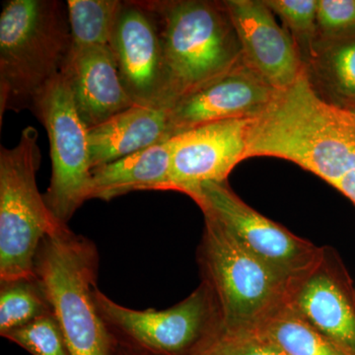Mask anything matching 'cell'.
I'll use <instances>...</instances> for the list:
<instances>
[{
	"instance_id": "obj_1",
	"label": "cell",
	"mask_w": 355,
	"mask_h": 355,
	"mask_svg": "<svg viewBox=\"0 0 355 355\" xmlns=\"http://www.w3.org/2000/svg\"><path fill=\"white\" fill-rule=\"evenodd\" d=\"M284 159L321 178L355 205V116L324 102L304 72L250 125L245 160Z\"/></svg>"
},
{
	"instance_id": "obj_2",
	"label": "cell",
	"mask_w": 355,
	"mask_h": 355,
	"mask_svg": "<svg viewBox=\"0 0 355 355\" xmlns=\"http://www.w3.org/2000/svg\"><path fill=\"white\" fill-rule=\"evenodd\" d=\"M156 16L165 67V108L241 64V46L223 1L142 0Z\"/></svg>"
},
{
	"instance_id": "obj_3",
	"label": "cell",
	"mask_w": 355,
	"mask_h": 355,
	"mask_svg": "<svg viewBox=\"0 0 355 355\" xmlns=\"http://www.w3.org/2000/svg\"><path fill=\"white\" fill-rule=\"evenodd\" d=\"M71 49L62 0H9L0 15V121L7 111L32 112L62 73Z\"/></svg>"
},
{
	"instance_id": "obj_4",
	"label": "cell",
	"mask_w": 355,
	"mask_h": 355,
	"mask_svg": "<svg viewBox=\"0 0 355 355\" xmlns=\"http://www.w3.org/2000/svg\"><path fill=\"white\" fill-rule=\"evenodd\" d=\"M35 277L50 301L71 355H116V345L96 307L99 252L94 243L60 226L41 242Z\"/></svg>"
},
{
	"instance_id": "obj_5",
	"label": "cell",
	"mask_w": 355,
	"mask_h": 355,
	"mask_svg": "<svg viewBox=\"0 0 355 355\" xmlns=\"http://www.w3.org/2000/svg\"><path fill=\"white\" fill-rule=\"evenodd\" d=\"M203 216L198 263L218 301L224 335L254 334L287 305L291 282L250 253L216 218Z\"/></svg>"
},
{
	"instance_id": "obj_6",
	"label": "cell",
	"mask_w": 355,
	"mask_h": 355,
	"mask_svg": "<svg viewBox=\"0 0 355 355\" xmlns=\"http://www.w3.org/2000/svg\"><path fill=\"white\" fill-rule=\"evenodd\" d=\"M96 307L116 345L146 355H200L225 334L214 291L200 282L188 297L165 310H135L98 286Z\"/></svg>"
},
{
	"instance_id": "obj_7",
	"label": "cell",
	"mask_w": 355,
	"mask_h": 355,
	"mask_svg": "<svg viewBox=\"0 0 355 355\" xmlns=\"http://www.w3.org/2000/svg\"><path fill=\"white\" fill-rule=\"evenodd\" d=\"M39 132L25 128L13 148H0V282L34 275L41 242L60 223L37 184L42 161Z\"/></svg>"
},
{
	"instance_id": "obj_8",
	"label": "cell",
	"mask_w": 355,
	"mask_h": 355,
	"mask_svg": "<svg viewBox=\"0 0 355 355\" xmlns=\"http://www.w3.org/2000/svg\"><path fill=\"white\" fill-rule=\"evenodd\" d=\"M32 113L46 128L50 141L51 176L44 202L53 216L67 225L90 198L92 167L88 128L79 118L62 73L44 89Z\"/></svg>"
},
{
	"instance_id": "obj_9",
	"label": "cell",
	"mask_w": 355,
	"mask_h": 355,
	"mask_svg": "<svg viewBox=\"0 0 355 355\" xmlns=\"http://www.w3.org/2000/svg\"><path fill=\"white\" fill-rule=\"evenodd\" d=\"M191 198L203 214L216 218L250 253L291 282L309 272L323 253V247L298 237L249 207L227 181L203 184Z\"/></svg>"
},
{
	"instance_id": "obj_10",
	"label": "cell",
	"mask_w": 355,
	"mask_h": 355,
	"mask_svg": "<svg viewBox=\"0 0 355 355\" xmlns=\"http://www.w3.org/2000/svg\"><path fill=\"white\" fill-rule=\"evenodd\" d=\"M287 305L347 355H355V292L338 253L323 247L315 266L289 284Z\"/></svg>"
},
{
	"instance_id": "obj_11",
	"label": "cell",
	"mask_w": 355,
	"mask_h": 355,
	"mask_svg": "<svg viewBox=\"0 0 355 355\" xmlns=\"http://www.w3.org/2000/svg\"><path fill=\"white\" fill-rule=\"evenodd\" d=\"M109 46L121 83L133 103L165 108L160 29L156 16L141 1H123Z\"/></svg>"
},
{
	"instance_id": "obj_12",
	"label": "cell",
	"mask_w": 355,
	"mask_h": 355,
	"mask_svg": "<svg viewBox=\"0 0 355 355\" xmlns=\"http://www.w3.org/2000/svg\"><path fill=\"white\" fill-rule=\"evenodd\" d=\"M254 119L205 123L173 137L170 191L191 198L202 184L227 181L245 160L248 130Z\"/></svg>"
},
{
	"instance_id": "obj_13",
	"label": "cell",
	"mask_w": 355,
	"mask_h": 355,
	"mask_svg": "<svg viewBox=\"0 0 355 355\" xmlns=\"http://www.w3.org/2000/svg\"><path fill=\"white\" fill-rule=\"evenodd\" d=\"M241 46L242 64L275 90H284L304 72L297 46L279 25L265 0H224Z\"/></svg>"
},
{
	"instance_id": "obj_14",
	"label": "cell",
	"mask_w": 355,
	"mask_h": 355,
	"mask_svg": "<svg viewBox=\"0 0 355 355\" xmlns=\"http://www.w3.org/2000/svg\"><path fill=\"white\" fill-rule=\"evenodd\" d=\"M275 93L277 90L241 62L170 110L171 137L214 121L257 118Z\"/></svg>"
},
{
	"instance_id": "obj_15",
	"label": "cell",
	"mask_w": 355,
	"mask_h": 355,
	"mask_svg": "<svg viewBox=\"0 0 355 355\" xmlns=\"http://www.w3.org/2000/svg\"><path fill=\"white\" fill-rule=\"evenodd\" d=\"M62 76L87 128L101 125L135 105L121 83L110 46L70 49Z\"/></svg>"
},
{
	"instance_id": "obj_16",
	"label": "cell",
	"mask_w": 355,
	"mask_h": 355,
	"mask_svg": "<svg viewBox=\"0 0 355 355\" xmlns=\"http://www.w3.org/2000/svg\"><path fill=\"white\" fill-rule=\"evenodd\" d=\"M170 139L169 109L135 105L88 128L91 167L109 164Z\"/></svg>"
},
{
	"instance_id": "obj_17",
	"label": "cell",
	"mask_w": 355,
	"mask_h": 355,
	"mask_svg": "<svg viewBox=\"0 0 355 355\" xmlns=\"http://www.w3.org/2000/svg\"><path fill=\"white\" fill-rule=\"evenodd\" d=\"M174 141L165 140L92 170L91 198L109 200L135 191H170Z\"/></svg>"
},
{
	"instance_id": "obj_18",
	"label": "cell",
	"mask_w": 355,
	"mask_h": 355,
	"mask_svg": "<svg viewBox=\"0 0 355 355\" xmlns=\"http://www.w3.org/2000/svg\"><path fill=\"white\" fill-rule=\"evenodd\" d=\"M305 74L322 100L354 113L355 32L317 41Z\"/></svg>"
},
{
	"instance_id": "obj_19",
	"label": "cell",
	"mask_w": 355,
	"mask_h": 355,
	"mask_svg": "<svg viewBox=\"0 0 355 355\" xmlns=\"http://www.w3.org/2000/svg\"><path fill=\"white\" fill-rule=\"evenodd\" d=\"M254 334L286 355H347L288 305Z\"/></svg>"
},
{
	"instance_id": "obj_20",
	"label": "cell",
	"mask_w": 355,
	"mask_h": 355,
	"mask_svg": "<svg viewBox=\"0 0 355 355\" xmlns=\"http://www.w3.org/2000/svg\"><path fill=\"white\" fill-rule=\"evenodd\" d=\"M71 49L109 46L123 6L120 0H67Z\"/></svg>"
},
{
	"instance_id": "obj_21",
	"label": "cell",
	"mask_w": 355,
	"mask_h": 355,
	"mask_svg": "<svg viewBox=\"0 0 355 355\" xmlns=\"http://www.w3.org/2000/svg\"><path fill=\"white\" fill-rule=\"evenodd\" d=\"M51 313L50 301L35 275L0 282V336Z\"/></svg>"
},
{
	"instance_id": "obj_22",
	"label": "cell",
	"mask_w": 355,
	"mask_h": 355,
	"mask_svg": "<svg viewBox=\"0 0 355 355\" xmlns=\"http://www.w3.org/2000/svg\"><path fill=\"white\" fill-rule=\"evenodd\" d=\"M265 3L284 22L305 67L317 41L318 0H265Z\"/></svg>"
},
{
	"instance_id": "obj_23",
	"label": "cell",
	"mask_w": 355,
	"mask_h": 355,
	"mask_svg": "<svg viewBox=\"0 0 355 355\" xmlns=\"http://www.w3.org/2000/svg\"><path fill=\"white\" fill-rule=\"evenodd\" d=\"M2 338L16 343L32 355H71L64 331L53 313L14 329Z\"/></svg>"
},
{
	"instance_id": "obj_24",
	"label": "cell",
	"mask_w": 355,
	"mask_h": 355,
	"mask_svg": "<svg viewBox=\"0 0 355 355\" xmlns=\"http://www.w3.org/2000/svg\"><path fill=\"white\" fill-rule=\"evenodd\" d=\"M354 32L355 0H318L317 41Z\"/></svg>"
},
{
	"instance_id": "obj_25",
	"label": "cell",
	"mask_w": 355,
	"mask_h": 355,
	"mask_svg": "<svg viewBox=\"0 0 355 355\" xmlns=\"http://www.w3.org/2000/svg\"><path fill=\"white\" fill-rule=\"evenodd\" d=\"M200 355H286L256 334L223 335Z\"/></svg>"
},
{
	"instance_id": "obj_26",
	"label": "cell",
	"mask_w": 355,
	"mask_h": 355,
	"mask_svg": "<svg viewBox=\"0 0 355 355\" xmlns=\"http://www.w3.org/2000/svg\"><path fill=\"white\" fill-rule=\"evenodd\" d=\"M116 355H146L142 354H139V352H132V350H128L125 349V347H121L118 345V347H116Z\"/></svg>"
},
{
	"instance_id": "obj_27",
	"label": "cell",
	"mask_w": 355,
	"mask_h": 355,
	"mask_svg": "<svg viewBox=\"0 0 355 355\" xmlns=\"http://www.w3.org/2000/svg\"><path fill=\"white\" fill-rule=\"evenodd\" d=\"M354 116H355V112H354Z\"/></svg>"
}]
</instances>
